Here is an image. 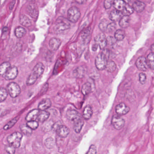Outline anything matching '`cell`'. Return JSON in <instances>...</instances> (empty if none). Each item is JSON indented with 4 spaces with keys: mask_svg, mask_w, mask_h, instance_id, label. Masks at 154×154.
Wrapping results in <instances>:
<instances>
[{
    "mask_svg": "<svg viewBox=\"0 0 154 154\" xmlns=\"http://www.w3.org/2000/svg\"><path fill=\"white\" fill-rule=\"evenodd\" d=\"M71 27L70 21L63 17H59L55 23L54 29L56 33H60L69 29Z\"/></svg>",
    "mask_w": 154,
    "mask_h": 154,
    "instance_id": "cell-1",
    "label": "cell"
},
{
    "mask_svg": "<svg viewBox=\"0 0 154 154\" xmlns=\"http://www.w3.org/2000/svg\"><path fill=\"white\" fill-rule=\"evenodd\" d=\"M22 137L23 135L22 133L16 131L9 135L8 137L7 140L9 144L12 145L16 148H18L20 147Z\"/></svg>",
    "mask_w": 154,
    "mask_h": 154,
    "instance_id": "cell-2",
    "label": "cell"
},
{
    "mask_svg": "<svg viewBox=\"0 0 154 154\" xmlns=\"http://www.w3.org/2000/svg\"><path fill=\"white\" fill-rule=\"evenodd\" d=\"M107 63V55L103 52L99 54L95 58V66L99 70L102 71L104 70Z\"/></svg>",
    "mask_w": 154,
    "mask_h": 154,
    "instance_id": "cell-3",
    "label": "cell"
},
{
    "mask_svg": "<svg viewBox=\"0 0 154 154\" xmlns=\"http://www.w3.org/2000/svg\"><path fill=\"white\" fill-rule=\"evenodd\" d=\"M7 91L11 98H16L21 93V88L17 83L11 82L7 86Z\"/></svg>",
    "mask_w": 154,
    "mask_h": 154,
    "instance_id": "cell-4",
    "label": "cell"
},
{
    "mask_svg": "<svg viewBox=\"0 0 154 154\" xmlns=\"http://www.w3.org/2000/svg\"><path fill=\"white\" fill-rule=\"evenodd\" d=\"M81 17V12L76 7H72L67 11V19L70 22L76 23Z\"/></svg>",
    "mask_w": 154,
    "mask_h": 154,
    "instance_id": "cell-5",
    "label": "cell"
},
{
    "mask_svg": "<svg viewBox=\"0 0 154 154\" xmlns=\"http://www.w3.org/2000/svg\"><path fill=\"white\" fill-rule=\"evenodd\" d=\"M18 75V70L15 66H11L7 70L3 77L7 81H11L16 79Z\"/></svg>",
    "mask_w": 154,
    "mask_h": 154,
    "instance_id": "cell-6",
    "label": "cell"
},
{
    "mask_svg": "<svg viewBox=\"0 0 154 154\" xmlns=\"http://www.w3.org/2000/svg\"><path fill=\"white\" fill-rule=\"evenodd\" d=\"M96 44L101 49H103L107 45V38L103 33H100L97 35L94 38Z\"/></svg>",
    "mask_w": 154,
    "mask_h": 154,
    "instance_id": "cell-7",
    "label": "cell"
},
{
    "mask_svg": "<svg viewBox=\"0 0 154 154\" xmlns=\"http://www.w3.org/2000/svg\"><path fill=\"white\" fill-rule=\"evenodd\" d=\"M125 123V120L120 116L115 115L112 119V125L116 129H121L124 127Z\"/></svg>",
    "mask_w": 154,
    "mask_h": 154,
    "instance_id": "cell-8",
    "label": "cell"
},
{
    "mask_svg": "<svg viewBox=\"0 0 154 154\" xmlns=\"http://www.w3.org/2000/svg\"><path fill=\"white\" fill-rule=\"evenodd\" d=\"M27 11L29 15L33 18L37 19L38 16V10L37 6L34 3H30L27 7Z\"/></svg>",
    "mask_w": 154,
    "mask_h": 154,
    "instance_id": "cell-9",
    "label": "cell"
},
{
    "mask_svg": "<svg viewBox=\"0 0 154 154\" xmlns=\"http://www.w3.org/2000/svg\"><path fill=\"white\" fill-rule=\"evenodd\" d=\"M55 130L57 135L62 138L66 137L70 133V130L65 125H58Z\"/></svg>",
    "mask_w": 154,
    "mask_h": 154,
    "instance_id": "cell-10",
    "label": "cell"
},
{
    "mask_svg": "<svg viewBox=\"0 0 154 154\" xmlns=\"http://www.w3.org/2000/svg\"><path fill=\"white\" fill-rule=\"evenodd\" d=\"M136 65L138 70L143 72H146L149 68L146 58L144 57H140L137 59Z\"/></svg>",
    "mask_w": 154,
    "mask_h": 154,
    "instance_id": "cell-11",
    "label": "cell"
},
{
    "mask_svg": "<svg viewBox=\"0 0 154 154\" xmlns=\"http://www.w3.org/2000/svg\"><path fill=\"white\" fill-rule=\"evenodd\" d=\"M116 113L119 115H126L130 111V108L125 103H121L118 104L115 108Z\"/></svg>",
    "mask_w": 154,
    "mask_h": 154,
    "instance_id": "cell-12",
    "label": "cell"
},
{
    "mask_svg": "<svg viewBox=\"0 0 154 154\" xmlns=\"http://www.w3.org/2000/svg\"><path fill=\"white\" fill-rule=\"evenodd\" d=\"M66 116L69 120L74 122L81 118L80 113L77 111L73 109H70L67 111Z\"/></svg>",
    "mask_w": 154,
    "mask_h": 154,
    "instance_id": "cell-13",
    "label": "cell"
},
{
    "mask_svg": "<svg viewBox=\"0 0 154 154\" xmlns=\"http://www.w3.org/2000/svg\"><path fill=\"white\" fill-rule=\"evenodd\" d=\"M45 66L42 63H39L37 64L33 69L32 73L38 79L44 73Z\"/></svg>",
    "mask_w": 154,
    "mask_h": 154,
    "instance_id": "cell-14",
    "label": "cell"
},
{
    "mask_svg": "<svg viewBox=\"0 0 154 154\" xmlns=\"http://www.w3.org/2000/svg\"><path fill=\"white\" fill-rule=\"evenodd\" d=\"M52 102L49 99L42 100L38 105V109L40 110H46L51 107Z\"/></svg>",
    "mask_w": 154,
    "mask_h": 154,
    "instance_id": "cell-15",
    "label": "cell"
},
{
    "mask_svg": "<svg viewBox=\"0 0 154 154\" xmlns=\"http://www.w3.org/2000/svg\"><path fill=\"white\" fill-rule=\"evenodd\" d=\"M61 45L60 39L56 38H53L50 39L49 42V47L52 50L56 51L60 47Z\"/></svg>",
    "mask_w": 154,
    "mask_h": 154,
    "instance_id": "cell-16",
    "label": "cell"
},
{
    "mask_svg": "<svg viewBox=\"0 0 154 154\" xmlns=\"http://www.w3.org/2000/svg\"><path fill=\"white\" fill-rule=\"evenodd\" d=\"M132 7L134 11H137L138 13H140L144 10L145 7H146V5L143 2L137 0L133 2Z\"/></svg>",
    "mask_w": 154,
    "mask_h": 154,
    "instance_id": "cell-17",
    "label": "cell"
},
{
    "mask_svg": "<svg viewBox=\"0 0 154 154\" xmlns=\"http://www.w3.org/2000/svg\"><path fill=\"white\" fill-rule=\"evenodd\" d=\"M86 73L85 68L83 66H79L73 72V75L76 78H82L84 77Z\"/></svg>",
    "mask_w": 154,
    "mask_h": 154,
    "instance_id": "cell-18",
    "label": "cell"
},
{
    "mask_svg": "<svg viewBox=\"0 0 154 154\" xmlns=\"http://www.w3.org/2000/svg\"><path fill=\"white\" fill-rule=\"evenodd\" d=\"M122 13L121 11L115 9L112 10L110 13L109 19L112 22H116L120 19L122 17Z\"/></svg>",
    "mask_w": 154,
    "mask_h": 154,
    "instance_id": "cell-19",
    "label": "cell"
},
{
    "mask_svg": "<svg viewBox=\"0 0 154 154\" xmlns=\"http://www.w3.org/2000/svg\"><path fill=\"white\" fill-rule=\"evenodd\" d=\"M50 116V113L48 112L45 110H39L37 116V120L38 121L41 122H44L47 120Z\"/></svg>",
    "mask_w": 154,
    "mask_h": 154,
    "instance_id": "cell-20",
    "label": "cell"
},
{
    "mask_svg": "<svg viewBox=\"0 0 154 154\" xmlns=\"http://www.w3.org/2000/svg\"><path fill=\"white\" fill-rule=\"evenodd\" d=\"M20 23L23 26L29 27L32 25L31 20L25 15H21L19 17Z\"/></svg>",
    "mask_w": 154,
    "mask_h": 154,
    "instance_id": "cell-21",
    "label": "cell"
},
{
    "mask_svg": "<svg viewBox=\"0 0 154 154\" xmlns=\"http://www.w3.org/2000/svg\"><path fill=\"white\" fill-rule=\"evenodd\" d=\"M39 110L38 109H34L30 111L26 117V121L36 120Z\"/></svg>",
    "mask_w": 154,
    "mask_h": 154,
    "instance_id": "cell-22",
    "label": "cell"
},
{
    "mask_svg": "<svg viewBox=\"0 0 154 154\" xmlns=\"http://www.w3.org/2000/svg\"><path fill=\"white\" fill-rule=\"evenodd\" d=\"M130 24V18L129 16H123L120 19L119 25L122 28L128 27Z\"/></svg>",
    "mask_w": 154,
    "mask_h": 154,
    "instance_id": "cell-23",
    "label": "cell"
},
{
    "mask_svg": "<svg viewBox=\"0 0 154 154\" xmlns=\"http://www.w3.org/2000/svg\"><path fill=\"white\" fill-rule=\"evenodd\" d=\"M93 115V110L91 107L90 105H87L83 111V117L85 120H89L91 119Z\"/></svg>",
    "mask_w": 154,
    "mask_h": 154,
    "instance_id": "cell-24",
    "label": "cell"
},
{
    "mask_svg": "<svg viewBox=\"0 0 154 154\" xmlns=\"http://www.w3.org/2000/svg\"><path fill=\"white\" fill-rule=\"evenodd\" d=\"M84 122L81 118L77 120L74 122V125L73 126L74 130L76 133H80L82 128Z\"/></svg>",
    "mask_w": 154,
    "mask_h": 154,
    "instance_id": "cell-25",
    "label": "cell"
},
{
    "mask_svg": "<svg viewBox=\"0 0 154 154\" xmlns=\"http://www.w3.org/2000/svg\"><path fill=\"white\" fill-rule=\"evenodd\" d=\"M26 34V30L24 28L18 26L16 28L15 30V35L18 38H21Z\"/></svg>",
    "mask_w": 154,
    "mask_h": 154,
    "instance_id": "cell-26",
    "label": "cell"
},
{
    "mask_svg": "<svg viewBox=\"0 0 154 154\" xmlns=\"http://www.w3.org/2000/svg\"><path fill=\"white\" fill-rule=\"evenodd\" d=\"M20 129L22 133L26 136L29 137L32 135L33 130L29 128L26 124H23L20 125Z\"/></svg>",
    "mask_w": 154,
    "mask_h": 154,
    "instance_id": "cell-27",
    "label": "cell"
},
{
    "mask_svg": "<svg viewBox=\"0 0 154 154\" xmlns=\"http://www.w3.org/2000/svg\"><path fill=\"white\" fill-rule=\"evenodd\" d=\"M134 11L131 6H130L128 4H126L121 12L123 16H129L134 12Z\"/></svg>",
    "mask_w": 154,
    "mask_h": 154,
    "instance_id": "cell-28",
    "label": "cell"
},
{
    "mask_svg": "<svg viewBox=\"0 0 154 154\" xmlns=\"http://www.w3.org/2000/svg\"><path fill=\"white\" fill-rule=\"evenodd\" d=\"M126 4L122 0H114L113 5L115 9L121 12Z\"/></svg>",
    "mask_w": 154,
    "mask_h": 154,
    "instance_id": "cell-29",
    "label": "cell"
},
{
    "mask_svg": "<svg viewBox=\"0 0 154 154\" xmlns=\"http://www.w3.org/2000/svg\"><path fill=\"white\" fill-rule=\"evenodd\" d=\"M91 85L89 82L85 83L83 85L82 88V93L84 95H88L91 91Z\"/></svg>",
    "mask_w": 154,
    "mask_h": 154,
    "instance_id": "cell-30",
    "label": "cell"
},
{
    "mask_svg": "<svg viewBox=\"0 0 154 154\" xmlns=\"http://www.w3.org/2000/svg\"><path fill=\"white\" fill-rule=\"evenodd\" d=\"M125 31L122 29H118L116 30L114 34V38L117 41H122L125 38Z\"/></svg>",
    "mask_w": 154,
    "mask_h": 154,
    "instance_id": "cell-31",
    "label": "cell"
},
{
    "mask_svg": "<svg viewBox=\"0 0 154 154\" xmlns=\"http://www.w3.org/2000/svg\"><path fill=\"white\" fill-rule=\"evenodd\" d=\"M146 60L147 63L149 68H150L151 70H154V53H150V54L147 56V57Z\"/></svg>",
    "mask_w": 154,
    "mask_h": 154,
    "instance_id": "cell-32",
    "label": "cell"
},
{
    "mask_svg": "<svg viewBox=\"0 0 154 154\" xmlns=\"http://www.w3.org/2000/svg\"><path fill=\"white\" fill-rule=\"evenodd\" d=\"M11 66L10 63L8 62H4L0 65V75L3 76Z\"/></svg>",
    "mask_w": 154,
    "mask_h": 154,
    "instance_id": "cell-33",
    "label": "cell"
},
{
    "mask_svg": "<svg viewBox=\"0 0 154 154\" xmlns=\"http://www.w3.org/2000/svg\"><path fill=\"white\" fill-rule=\"evenodd\" d=\"M116 69V65L114 62L110 61L108 62L105 69L109 72H112L115 71Z\"/></svg>",
    "mask_w": 154,
    "mask_h": 154,
    "instance_id": "cell-34",
    "label": "cell"
},
{
    "mask_svg": "<svg viewBox=\"0 0 154 154\" xmlns=\"http://www.w3.org/2000/svg\"><path fill=\"white\" fill-rule=\"evenodd\" d=\"M91 28L88 27L82 31L81 34V38L84 41H87L91 34Z\"/></svg>",
    "mask_w": 154,
    "mask_h": 154,
    "instance_id": "cell-35",
    "label": "cell"
},
{
    "mask_svg": "<svg viewBox=\"0 0 154 154\" xmlns=\"http://www.w3.org/2000/svg\"><path fill=\"white\" fill-rule=\"evenodd\" d=\"M8 93L7 89L3 87H0V102L4 101L7 99Z\"/></svg>",
    "mask_w": 154,
    "mask_h": 154,
    "instance_id": "cell-36",
    "label": "cell"
},
{
    "mask_svg": "<svg viewBox=\"0 0 154 154\" xmlns=\"http://www.w3.org/2000/svg\"><path fill=\"white\" fill-rule=\"evenodd\" d=\"M55 142L52 137H48L45 141V145L47 148H53L54 146Z\"/></svg>",
    "mask_w": 154,
    "mask_h": 154,
    "instance_id": "cell-37",
    "label": "cell"
},
{
    "mask_svg": "<svg viewBox=\"0 0 154 154\" xmlns=\"http://www.w3.org/2000/svg\"><path fill=\"white\" fill-rule=\"evenodd\" d=\"M18 120V118H14V119H12L9 122L3 127V129L5 130H8L11 128H12V127L14 126V125L17 123Z\"/></svg>",
    "mask_w": 154,
    "mask_h": 154,
    "instance_id": "cell-38",
    "label": "cell"
},
{
    "mask_svg": "<svg viewBox=\"0 0 154 154\" xmlns=\"http://www.w3.org/2000/svg\"><path fill=\"white\" fill-rule=\"evenodd\" d=\"M38 78L34 75V74L31 73L29 76L28 78L27 79L26 81V84L27 85H34V84L36 82Z\"/></svg>",
    "mask_w": 154,
    "mask_h": 154,
    "instance_id": "cell-39",
    "label": "cell"
},
{
    "mask_svg": "<svg viewBox=\"0 0 154 154\" xmlns=\"http://www.w3.org/2000/svg\"><path fill=\"white\" fill-rule=\"evenodd\" d=\"M26 125L31 129L32 130H35L38 128L39 126L38 122L36 120L28 121Z\"/></svg>",
    "mask_w": 154,
    "mask_h": 154,
    "instance_id": "cell-40",
    "label": "cell"
},
{
    "mask_svg": "<svg viewBox=\"0 0 154 154\" xmlns=\"http://www.w3.org/2000/svg\"><path fill=\"white\" fill-rule=\"evenodd\" d=\"M108 21L106 19H103L100 22L99 25V27L100 29L103 32H106L107 26H108Z\"/></svg>",
    "mask_w": 154,
    "mask_h": 154,
    "instance_id": "cell-41",
    "label": "cell"
},
{
    "mask_svg": "<svg viewBox=\"0 0 154 154\" xmlns=\"http://www.w3.org/2000/svg\"><path fill=\"white\" fill-rule=\"evenodd\" d=\"M5 149L6 152L8 154H14L16 152V148L10 144L6 145L5 147Z\"/></svg>",
    "mask_w": 154,
    "mask_h": 154,
    "instance_id": "cell-42",
    "label": "cell"
},
{
    "mask_svg": "<svg viewBox=\"0 0 154 154\" xmlns=\"http://www.w3.org/2000/svg\"><path fill=\"white\" fill-rule=\"evenodd\" d=\"M116 26L117 25H116V23H114V22L109 23L108 26H107L106 32H112L114 31L116 29Z\"/></svg>",
    "mask_w": 154,
    "mask_h": 154,
    "instance_id": "cell-43",
    "label": "cell"
},
{
    "mask_svg": "<svg viewBox=\"0 0 154 154\" xmlns=\"http://www.w3.org/2000/svg\"><path fill=\"white\" fill-rule=\"evenodd\" d=\"M139 80L140 83L141 85H144L146 84V75L145 74L143 73H140L139 75Z\"/></svg>",
    "mask_w": 154,
    "mask_h": 154,
    "instance_id": "cell-44",
    "label": "cell"
},
{
    "mask_svg": "<svg viewBox=\"0 0 154 154\" xmlns=\"http://www.w3.org/2000/svg\"><path fill=\"white\" fill-rule=\"evenodd\" d=\"M114 0H104L103 6L106 9H109L113 5Z\"/></svg>",
    "mask_w": 154,
    "mask_h": 154,
    "instance_id": "cell-45",
    "label": "cell"
},
{
    "mask_svg": "<svg viewBox=\"0 0 154 154\" xmlns=\"http://www.w3.org/2000/svg\"><path fill=\"white\" fill-rule=\"evenodd\" d=\"M97 153V149L96 146L94 145H91L89 148V150L87 152V154H96Z\"/></svg>",
    "mask_w": 154,
    "mask_h": 154,
    "instance_id": "cell-46",
    "label": "cell"
},
{
    "mask_svg": "<svg viewBox=\"0 0 154 154\" xmlns=\"http://www.w3.org/2000/svg\"><path fill=\"white\" fill-rule=\"evenodd\" d=\"M48 83L45 84V85H44L43 87H42V89H41V91H40V95H43V94H45L46 92L48 90Z\"/></svg>",
    "mask_w": 154,
    "mask_h": 154,
    "instance_id": "cell-47",
    "label": "cell"
},
{
    "mask_svg": "<svg viewBox=\"0 0 154 154\" xmlns=\"http://www.w3.org/2000/svg\"><path fill=\"white\" fill-rule=\"evenodd\" d=\"M87 0H75V1L79 4H83L86 2Z\"/></svg>",
    "mask_w": 154,
    "mask_h": 154,
    "instance_id": "cell-48",
    "label": "cell"
},
{
    "mask_svg": "<svg viewBox=\"0 0 154 154\" xmlns=\"http://www.w3.org/2000/svg\"><path fill=\"white\" fill-rule=\"evenodd\" d=\"M15 0H13V1L11 3L10 5L9 8L11 10H12L13 9V8H14V6H15Z\"/></svg>",
    "mask_w": 154,
    "mask_h": 154,
    "instance_id": "cell-49",
    "label": "cell"
},
{
    "mask_svg": "<svg viewBox=\"0 0 154 154\" xmlns=\"http://www.w3.org/2000/svg\"><path fill=\"white\" fill-rule=\"evenodd\" d=\"M98 46L96 45V44H95V45H94L92 46V50L94 51H96L97 49V48H98Z\"/></svg>",
    "mask_w": 154,
    "mask_h": 154,
    "instance_id": "cell-50",
    "label": "cell"
},
{
    "mask_svg": "<svg viewBox=\"0 0 154 154\" xmlns=\"http://www.w3.org/2000/svg\"><path fill=\"white\" fill-rule=\"evenodd\" d=\"M126 4H129V3H131L133 1V0H122Z\"/></svg>",
    "mask_w": 154,
    "mask_h": 154,
    "instance_id": "cell-51",
    "label": "cell"
},
{
    "mask_svg": "<svg viewBox=\"0 0 154 154\" xmlns=\"http://www.w3.org/2000/svg\"><path fill=\"white\" fill-rule=\"evenodd\" d=\"M8 30V28L7 27H5L3 28V29H2V32L3 33H5V32H7Z\"/></svg>",
    "mask_w": 154,
    "mask_h": 154,
    "instance_id": "cell-52",
    "label": "cell"
},
{
    "mask_svg": "<svg viewBox=\"0 0 154 154\" xmlns=\"http://www.w3.org/2000/svg\"><path fill=\"white\" fill-rule=\"evenodd\" d=\"M6 1V0H0V6L3 5Z\"/></svg>",
    "mask_w": 154,
    "mask_h": 154,
    "instance_id": "cell-53",
    "label": "cell"
},
{
    "mask_svg": "<svg viewBox=\"0 0 154 154\" xmlns=\"http://www.w3.org/2000/svg\"><path fill=\"white\" fill-rule=\"evenodd\" d=\"M153 48H154V45H151V49H152V53H153V51H154V50H153Z\"/></svg>",
    "mask_w": 154,
    "mask_h": 154,
    "instance_id": "cell-54",
    "label": "cell"
},
{
    "mask_svg": "<svg viewBox=\"0 0 154 154\" xmlns=\"http://www.w3.org/2000/svg\"><path fill=\"white\" fill-rule=\"evenodd\" d=\"M1 109H0V115H1Z\"/></svg>",
    "mask_w": 154,
    "mask_h": 154,
    "instance_id": "cell-55",
    "label": "cell"
}]
</instances>
